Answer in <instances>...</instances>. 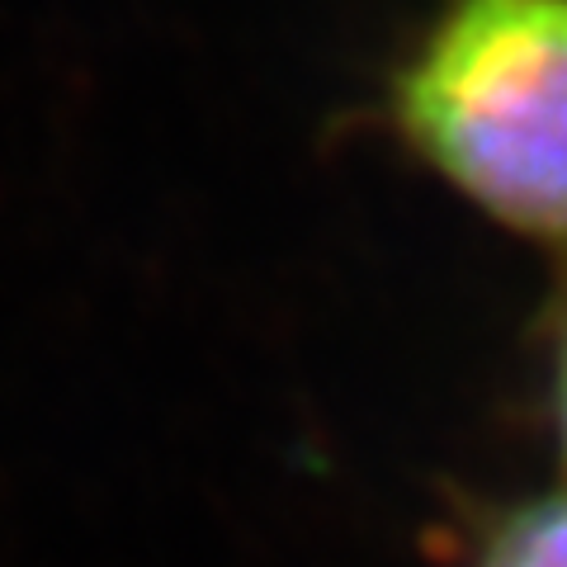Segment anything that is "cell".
Returning a JSON list of instances; mask_svg holds the SVG:
<instances>
[{"label": "cell", "instance_id": "cell-1", "mask_svg": "<svg viewBox=\"0 0 567 567\" xmlns=\"http://www.w3.org/2000/svg\"><path fill=\"white\" fill-rule=\"evenodd\" d=\"M393 123L487 218L567 241V0H445L393 76Z\"/></svg>", "mask_w": 567, "mask_h": 567}, {"label": "cell", "instance_id": "cell-2", "mask_svg": "<svg viewBox=\"0 0 567 567\" xmlns=\"http://www.w3.org/2000/svg\"><path fill=\"white\" fill-rule=\"evenodd\" d=\"M477 567H567V492L511 511L492 529Z\"/></svg>", "mask_w": 567, "mask_h": 567}, {"label": "cell", "instance_id": "cell-3", "mask_svg": "<svg viewBox=\"0 0 567 567\" xmlns=\"http://www.w3.org/2000/svg\"><path fill=\"white\" fill-rule=\"evenodd\" d=\"M558 431H563V450H567V327H563V346H558Z\"/></svg>", "mask_w": 567, "mask_h": 567}]
</instances>
